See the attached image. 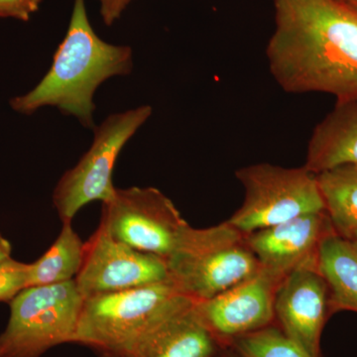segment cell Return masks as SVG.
Wrapping results in <instances>:
<instances>
[{
  "mask_svg": "<svg viewBox=\"0 0 357 357\" xmlns=\"http://www.w3.org/2000/svg\"><path fill=\"white\" fill-rule=\"evenodd\" d=\"M269 70L283 91L357 100V10L342 0H274Z\"/></svg>",
  "mask_w": 357,
  "mask_h": 357,
  "instance_id": "6da1fadb",
  "label": "cell"
},
{
  "mask_svg": "<svg viewBox=\"0 0 357 357\" xmlns=\"http://www.w3.org/2000/svg\"><path fill=\"white\" fill-rule=\"evenodd\" d=\"M133 69L132 49L103 41L89 22L84 0H75L67 34L54 54L41 82L26 95L11 100V107L32 114L44 107L73 115L86 128H95L93 96L98 86Z\"/></svg>",
  "mask_w": 357,
  "mask_h": 357,
  "instance_id": "7a4b0ae2",
  "label": "cell"
},
{
  "mask_svg": "<svg viewBox=\"0 0 357 357\" xmlns=\"http://www.w3.org/2000/svg\"><path fill=\"white\" fill-rule=\"evenodd\" d=\"M170 280L84 298L73 344L126 357L160 326L195 305Z\"/></svg>",
  "mask_w": 357,
  "mask_h": 357,
  "instance_id": "3957f363",
  "label": "cell"
},
{
  "mask_svg": "<svg viewBox=\"0 0 357 357\" xmlns=\"http://www.w3.org/2000/svg\"><path fill=\"white\" fill-rule=\"evenodd\" d=\"M166 263L174 286L195 302L213 299L260 270L245 236L227 222L206 229L189 225Z\"/></svg>",
  "mask_w": 357,
  "mask_h": 357,
  "instance_id": "277c9868",
  "label": "cell"
},
{
  "mask_svg": "<svg viewBox=\"0 0 357 357\" xmlns=\"http://www.w3.org/2000/svg\"><path fill=\"white\" fill-rule=\"evenodd\" d=\"M84 298L76 282L33 286L10 302V318L0 335V357H41L73 344Z\"/></svg>",
  "mask_w": 357,
  "mask_h": 357,
  "instance_id": "5b68a950",
  "label": "cell"
},
{
  "mask_svg": "<svg viewBox=\"0 0 357 357\" xmlns=\"http://www.w3.org/2000/svg\"><path fill=\"white\" fill-rule=\"evenodd\" d=\"M236 176L243 185L244 199L227 222L244 236L326 211L317 175L305 166L285 168L259 163L243 167Z\"/></svg>",
  "mask_w": 357,
  "mask_h": 357,
  "instance_id": "8992f818",
  "label": "cell"
},
{
  "mask_svg": "<svg viewBox=\"0 0 357 357\" xmlns=\"http://www.w3.org/2000/svg\"><path fill=\"white\" fill-rule=\"evenodd\" d=\"M150 105L109 115L98 126L88 151L68 170L53 192L54 208L62 222H73L93 202L107 201L114 194L112 174L122 148L152 115Z\"/></svg>",
  "mask_w": 357,
  "mask_h": 357,
  "instance_id": "52a82bcc",
  "label": "cell"
},
{
  "mask_svg": "<svg viewBox=\"0 0 357 357\" xmlns=\"http://www.w3.org/2000/svg\"><path fill=\"white\" fill-rule=\"evenodd\" d=\"M100 225L116 241L164 259L189 227L173 202L153 187L116 188L102 203Z\"/></svg>",
  "mask_w": 357,
  "mask_h": 357,
  "instance_id": "ba28073f",
  "label": "cell"
},
{
  "mask_svg": "<svg viewBox=\"0 0 357 357\" xmlns=\"http://www.w3.org/2000/svg\"><path fill=\"white\" fill-rule=\"evenodd\" d=\"M168 280L166 259L116 241L100 225L84 243L83 263L75 278L84 298Z\"/></svg>",
  "mask_w": 357,
  "mask_h": 357,
  "instance_id": "9c48e42d",
  "label": "cell"
},
{
  "mask_svg": "<svg viewBox=\"0 0 357 357\" xmlns=\"http://www.w3.org/2000/svg\"><path fill=\"white\" fill-rule=\"evenodd\" d=\"M281 282L260 268L255 276L227 292L195 303V310L213 335L238 337L271 323L275 294Z\"/></svg>",
  "mask_w": 357,
  "mask_h": 357,
  "instance_id": "30bf717a",
  "label": "cell"
},
{
  "mask_svg": "<svg viewBox=\"0 0 357 357\" xmlns=\"http://www.w3.org/2000/svg\"><path fill=\"white\" fill-rule=\"evenodd\" d=\"M333 230L324 211L256 230L245 238L260 268L282 281L297 268L317 265L319 243Z\"/></svg>",
  "mask_w": 357,
  "mask_h": 357,
  "instance_id": "8fae6325",
  "label": "cell"
},
{
  "mask_svg": "<svg viewBox=\"0 0 357 357\" xmlns=\"http://www.w3.org/2000/svg\"><path fill=\"white\" fill-rule=\"evenodd\" d=\"M328 309V285L317 265L294 270L275 294V316L283 333L312 357H319V338Z\"/></svg>",
  "mask_w": 357,
  "mask_h": 357,
  "instance_id": "7c38bea8",
  "label": "cell"
},
{
  "mask_svg": "<svg viewBox=\"0 0 357 357\" xmlns=\"http://www.w3.org/2000/svg\"><path fill=\"white\" fill-rule=\"evenodd\" d=\"M342 165H357V100L337 102L312 131L305 167L319 174Z\"/></svg>",
  "mask_w": 357,
  "mask_h": 357,
  "instance_id": "4fadbf2b",
  "label": "cell"
},
{
  "mask_svg": "<svg viewBox=\"0 0 357 357\" xmlns=\"http://www.w3.org/2000/svg\"><path fill=\"white\" fill-rule=\"evenodd\" d=\"M215 351V335L194 305L160 326L126 357H211Z\"/></svg>",
  "mask_w": 357,
  "mask_h": 357,
  "instance_id": "5bb4252c",
  "label": "cell"
},
{
  "mask_svg": "<svg viewBox=\"0 0 357 357\" xmlns=\"http://www.w3.org/2000/svg\"><path fill=\"white\" fill-rule=\"evenodd\" d=\"M317 268L328 289V309L357 312V251L335 230L319 243Z\"/></svg>",
  "mask_w": 357,
  "mask_h": 357,
  "instance_id": "9a60e30c",
  "label": "cell"
},
{
  "mask_svg": "<svg viewBox=\"0 0 357 357\" xmlns=\"http://www.w3.org/2000/svg\"><path fill=\"white\" fill-rule=\"evenodd\" d=\"M328 220L340 236L357 229V165H342L317 174Z\"/></svg>",
  "mask_w": 357,
  "mask_h": 357,
  "instance_id": "2e32d148",
  "label": "cell"
},
{
  "mask_svg": "<svg viewBox=\"0 0 357 357\" xmlns=\"http://www.w3.org/2000/svg\"><path fill=\"white\" fill-rule=\"evenodd\" d=\"M84 253V243L72 222H62L50 248L37 261L30 263L27 288L74 280L81 269Z\"/></svg>",
  "mask_w": 357,
  "mask_h": 357,
  "instance_id": "e0dca14e",
  "label": "cell"
},
{
  "mask_svg": "<svg viewBox=\"0 0 357 357\" xmlns=\"http://www.w3.org/2000/svg\"><path fill=\"white\" fill-rule=\"evenodd\" d=\"M241 357H312L288 335L274 328H264L236 340Z\"/></svg>",
  "mask_w": 357,
  "mask_h": 357,
  "instance_id": "ac0fdd59",
  "label": "cell"
},
{
  "mask_svg": "<svg viewBox=\"0 0 357 357\" xmlns=\"http://www.w3.org/2000/svg\"><path fill=\"white\" fill-rule=\"evenodd\" d=\"M30 263H23L13 258L0 263V302H11L27 288Z\"/></svg>",
  "mask_w": 357,
  "mask_h": 357,
  "instance_id": "d6986e66",
  "label": "cell"
},
{
  "mask_svg": "<svg viewBox=\"0 0 357 357\" xmlns=\"http://www.w3.org/2000/svg\"><path fill=\"white\" fill-rule=\"evenodd\" d=\"M42 0H0V17L28 21L38 11Z\"/></svg>",
  "mask_w": 357,
  "mask_h": 357,
  "instance_id": "ffe728a7",
  "label": "cell"
},
{
  "mask_svg": "<svg viewBox=\"0 0 357 357\" xmlns=\"http://www.w3.org/2000/svg\"><path fill=\"white\" fill-rule=\"evenodd\" d=\"M100 4V15L107 26L114 24L121 17L131 0H98Z\"/></svg>",
  "mask_w": 357,
  "mask_h": 357,
  "instance_id": "44dd1931",
  "label": "cell"
},
{
  "mask_svg": "<svg viewBox=\"0 0 357 357\" xmlns=\"http://www.w3.org/2000/svg\"><path fill=\"white\" fill-rule=\"evenodd\" d=\"M11 244L0 234V263L6 261L11 257Z\"/></svg>",
  "mask_w": 357,
  "mask_h": 357,
  "instance_id": "7402d4cb",
  "label": "cell"
},
{
  "mask_svg": "<svg viewBox=\"0 0 357 357\" xmlns=\"http://www.w3.org/2000/svg\"><path fill=\"white\" fill-rule=\"evenodd\" d=\"M347 239L351 241L352 246H354V248H356V250L357 251V229L354 232V234H351V236H349V238Z\"/></svg>",
  "mask_w": 357,
  "mask_h": 357,
  "instance_id": "603a6c76",
  "label": "cell"
},
{
  "mask_svg": "<svg viewBox=\"0 0 357 357\" xmlns=\"http://www.w3.org/2000/svg\"><path fill=\"white\" fill-rule=\"evenodd\" d=\"M345 2L349 3V6L354 7V8H356L357 10V0H345Z\"/></svg>",
  "mask_w": 357,
  "mask_h": 357,
  "instance_id": "cb8c5ba5",
  "label": "cell"
},
{
  "mask_svg": "<svg viewBox=\"0 0 357 357\" xmlns=\"http://www.w3.org/2000/svg\"><path fill=\"white\" fill-rule=\"evenodd\" d=\"M102 357H114V356H107V354H102Z\"/></svg>",
  "mask_w": 357,
  "mask_h": 357,
  "instance_id": "d4e9b609",
  "label": "cell"
},
{
  "mask_svg": "<svg viewBox=\"0 0 357 357\" xmlns=\"http://www.w3.org/2000/svg\"><path fill=\"white\" fill-rule=\"evenodd\" d=\"M342 1H345V0H342Z\"/></svg>",
  "mask_w": 357,
  "mask_h": 357,
  "instance_id": "484cf974",
  "label": "cell"
}]
</instances>
